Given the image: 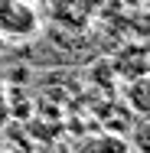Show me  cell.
I'll return each mask as SVG.
<instances>
[{
  "label": "cell",
  "mask_w": 150,
  "mask_h": 153,
  "mask_svg": "<svg viewBox=\"0 0 150 153\" xmlns=\"http://www.w3.org/2000/svg\"><path fill=\"white\" fill-rule=\"evenodd\" d=\"M46 7H49V16L59 26H65L72 33H82L95 23L104 0H46Z\"/></svg>",
  "instance_id": "1"
},
{
  "label": "cell",
  "mask_w": 150,
  "mask_h": 153,
  "mask_svg": "<svg viewBox=\"0 0 150 153\" xmlns=\"http://www.w3.org/2000/svg\"><path fill=\"white\" fill-rule=\"evenodd\" d=\"M127 104L137 114H150V75L131 78V85H127Z\"/></svg>",
  "instance_id": "2"
},
{
  "label": "cell",
  "mask_w": 150,
  "mask_h": 153,
  "mask_svg": "<svg viewBox=\"0 0 150 153\" xmlns=\"http://www.w3.org/2000/svg\"><path fill=\"white\" fill-rule=\"evenodd\" d=\"M131 143L140 153H150V114H140V121L134 124L131 130Z\"/></svg>",
  "instance_id": "3"
},
{
  "label": "cell",
  "mask_w": 150,
  "mask_h": 153,
  "mask_svg": "<svg viewBox=\"0 0 150 153\" xmlns=\"http://www.w3.org/2000/svg\"><path fill=\"white\" fill-rule=\"evenodd\" d=\"M10 117V104H7V98H3V88H0V124Z\"/></svg>",
  "instance_id": "4"
},
{
  "label": "cell",
  "mask_w": 150,
  "mask_h": 153,
  "mask_svg": "<svg viewBox=\"0 0 150 153\" xmlns=\"http://www.w3.org/2000/svg\"><path fill=\"white\" fill-rule=\"evenodd\" d=\"M26 3H33V7H46V0H26Z\"/></svg>",
  "instance_id": "5"
}]
</instances>
